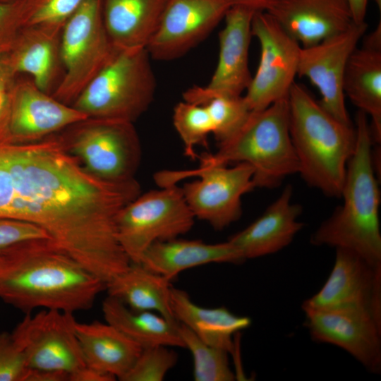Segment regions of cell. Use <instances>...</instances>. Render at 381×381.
<instances>
[{"instance_id": "obj_29", "label": "cell", "mask_w": 381, "mask_h": 381, "mask_svg": "<svg viewBox=\"0 0 381 381\" xmlns=\"http://www.w3.org/2000/svg\"><path fill=\"white\" fill-rule=\"evenodd\" d=\"M178 329L184 348L188 349L192 355L194 380H236V377L230 368L228 351L205 343L189 328L179 322Z\"/></svg>"}, {"instance_id": "obj_18", "label": "cell", "mask_w": 381, "mask_h": 381, "mask_svg": "<svg viewBox=\"0 0 381 381\" xmlns=\"http://www.w3.org/2000/svg\"><path fill=\"white\" fill-rule=\"evenodd\" d=\"M88 119L71 104L40 90L30 78L17 75L9 116L1 140L29 142L48 137Z\"/></svg>"}, {"instance_id": "obj_42", "label": "cell", "mask_w": 381, "mask_h": 381, "mask_svg": "<svg viewBox=\"0 0 381 381\" xmlns=\"http://www.w3.org/2000/svg\"><path fill=\"white\" fill-rule=\"evenodd\" d=\"M16 76L10 67L6 52L0 51V82Z\"/></svg>"}, {"instance_id": "obj_35", "label": "cell", "mask_w": 381, "mask_h": 381, "mask_svg": "<svg viewBox=\"0 0 381 381\" xmlns=\"http://www.w3.org/2000/svg\"><path fill=\"white\" fill-rule=\"evenodd\" d=\"M29 369L12 334L0 330V381H26Z\"/></svg>"}, {"instance_id": "obj_40", "label": "cell", "mask_w": 381, "mask_h": 381, "mask_svg": "<svg viewBox=\"0 0 381 381\" xmlns=\"http://www.w3.org/2000/svg\"><path fill=\"white\" fill-rule=\"evenodd\" d=\"M234 5L250 8L255 11L269 12L280 0H231Z\"/></svg>"}, {"instance_id": "obj_4", "label": "cell", "mask_w": 381, "mask_h": 381, "mask_svg": "<svg viewBox=\"0 0 381 381\" xmlns=\"http://www.w3.org/2000/svg\"><path fill=\"white\" fill-rule=\"evenodd\" d=\"M288 102L289 132L298 174L325 195L340 198L347 164L356 147L355 127L334 117L296 83Z\"/></svg>"}, {"instance_id": "obj_12", "label": "cell", "mask_w": 381, "mask_h": 381, "mask_svg": "<svg viewBox=\"0 0 381 381\" xmlns=\"http://www.w3.org/2000/svg\"><path fill=\"white\" fill-rule=\"evenodd\" d=\"M73 313L44 309L27 313L12 337L28 368L61 371L71 376L86 365L75 330Z\"/></svg>"}, {"instance_id": "obj_33", "label": "cell", "mask_w": 381, "mask_h": 381, "mask_svg": "<svg viewBox=\"0 0 381 381\" xmlns=\"http://www.w3.org/2000/svg\"><path fill=\"white\" fill-rule=\"evenodd\" d=\"M178 361V354L169 346L143 348L121 381H162Z\"/></svg>"}, {"instance_id": "obj_41", "label": "cell", "mask_w": 381, "mask_h": 381, "mask_svg": "<svg viewBox=\"0 0 381 381\" xmlns=\"http://www.w3.org/2000/svg\"><path fill=\"white\" fill-rule=\"evenodd\" d=\"M353 18L356 23L365 22V18L367 12L368 0H347Z\"/></svg>"}, {"instance_id": "obj_15", "label": "cell", "mask_w": 381, "mask_h": 381, "mask_svg": "<svg viewBox=\"0 0 381 381\" xmlns=\"http://www.w3.org/2000/svg\"><path fill=\"white\" fill-rule=\"evenodd\" d=\"M234 6L231 0H166L147 49L152 59L179 58L202 42Z\"/></svg>"}, {"instance_id": "obj_24", "label": "cell", "mask_w": 381, "mask_h": 381, "mask_svg": "<svg viewBox=\"0 0 381 381\" xmlns=\"http://www.w3.org/2000/svg\"><path fill=\"white\" fill-rule=\"evenodd\" d=\"M166 0H102L105 29L116 48H147Z\"/></svg>"}, {"instance_id": "obj_22", "label": "cell", "mask_w": 381, "mask_h": 381, "mask_svg": "<svg viewBox=\"0 0 381 381\" xmlns=\"http://www.w3.org/2000/svg\"><path fill=\"white\" fill-rule=\"evenodd\" d=\"M243 261L241 253L229 241L207 243L175 238L152 243L139 263L171 281L190 268L210 263L240 264Z\"/></svg>"}, {"instance_id": "obj_23", "label": "cell", "mask_w": 381, "mask_h": 381, "mask_svg": "<svg viewBox=\"0 0 381 381\" xmlns=\"http://www.w3.org/2000/svg\"><path fill=\"white\" fill-rule=\"evenodd\" d=\"M75 330L86 366L119 380L131 369L143 349L107 322L75 321Z\"/></svg>"}, {"instance_id": "obj_10", "label": "cell", "mask_w": 381, "mask_h": 381, "mask_svg": "<svg viewBox=\"0 0 381 381\" xmlns=\"http://www.w3.org/2000/svg\"><path fill=\"white\" fill-rule=\"evenodd\" d=\"M74 126L71 138L66 140L90 173L110 181L134 179L141 150L133 123L88 118Z\"/></svg>"}, {"instance_id": "obj_16", "label": "cell", "mask_w": 381, "mask_h": 381, "mask_svg": "<svg viewBox=\"0 0 381 381\" xmlns=\"http://www.w3.org/2000/svg\"><path fill=\"white\" fill-rule=\"evenodd\" d=\"M332 270L322 287L302 304L308 310H365L381 318V267L356 253L337 248Z\"/></svg>"}, {"instance_id": "obj_28", "label": "cell", "mask_w": 381, "mask_h": 381, "mask_svg": "<svg viewBox=\"0 0 381 381\" xmlns=\"http://www.w3.org/2000/svg\"><path fill=\"white\" fill-rule=\"evenodd\" d=\"M102 313L106 322L143 349L157 346L184 348L177 321L152 311L133 310L109 296L102 302Z\"/></svg>"}, {"instance_id": "obj_9", "label": "cell", "mask_w": 381, "mask_h": 381, "mask_svg": "<svg viewBox=\"0 0 381 381\" xmlns=\"http://www.w3.org/2000/svg\"><path fill=\"white\" fill-rule=\"evenodd\" d=\"M116 49L104 25L102 0H84L62 28L60 56L64 73L52 95L72 104Z\"/></svg>"}, {"instance_id": "obj_30", "label": "cell", "mask_w": 381, "mask_h": 381, "mask_svg": "<svg viewBox=\"0 0 381 381\" xmlns=\"http://www.w3.org/2000/svg\"><path fill=\"white\" fill-rule=\"evenodd\" d=\"M173 123L184 146L185 155L195 159L196 145L207 146V138L212 134L213 125L204 105L186 101L179 102L174 109Z\"/></svg>"}, {"instance_id": "obj_21", "label": "cell", "mask_w": 381, "mask_h": 381, "mask_svg": "<svg viewBox=\"0 0 381 381\" xmlns=\"http://www.w3.org/2000/svg\"><path fill=\"white\" fill-rule=\"evenodd\" d=\"M292 193V187L286 186L257 219L229 238L245 260L277 253L301 230L304 224L298 217L302 207L291 202Z\"/></svg>"}, {"instance_id": "obj_14", "label": "cell", "mask_w": 381, "mask_h": 381, "mask_svg": "<svg viewBox=\"0 0 381 381\" xmlns=\"http://www.w3.org/2000/svg\"><path fill=\"white\" fill-rule=\"evenodd\" d=\"M368 24L353 23L344 31L307 47H301L298 75L318 90L320 104L339 120L352 123L345 104L343 81L347 62L364 36Z\"/></svg>"}, {"instance_id": "obj_7", "label": "cell", "mask_w": 381, "mask_h": 381, "mask_svg": "<svg viewBox=\"0 0 381 381\" xmlns=\"http://www.w3.org/2000/svg\"><path fill=\"white\" fill-rule=\"evenodd\" d=\"M226 165L200 160V167L194 169L159 172L155 181L163 186L196 177L181 187L184 198L195 218L221 231L241 217V198L255 188L250 165L244 162L233 167Z\"/></svg>"}, {"instance_id": "obj_39", "label": "cell", "mask_w": 381, "mask_h": 381, "mask_svg": "<svg viewBox=\"0 0 381 381\" xmlns=\"http://www.w3.org/2000/svg\"><path fill=\"white\" fill-rule=\"evenodd\" d=\"M116 380L111 375L85 366L83 369L73 374L70 381H114Z\"/></svg>"}, {"instance_id": "obj_6", "label": "cell", "mask_w": 381, "mask_h": 381, "mask_svg": "<svg viewBox=\"0 0 381 381\" xmlns=\"http://www.w3.org/2000/svg\"><path fill=\"white\" fill-rule=\"evenodd\" d=\"M151 59L147 48H116L71 105L90 119L133 123L154 99Z\"/></svg>"}, {"instance_id": "obj_1", "label": "cell", "mask_w": 381, "mask_h": 381, "mask_svg": "<svg viewBox=\"0 0 381 381\" xmlns=\"http://www.w3.org/2000/svg\"><path fill=\"white\" fill-rule=\"evenodd\" d=\"M1 150L11 179L8 218L44 229L57 248L104 282L126 268L116 217L140 194L135 179L110 181L92 174L61 137L4 141Z\"/></svg>"}, {"instance_id": "obj_36", "label": "cell", "mask_w": 381, "mask_h": 381, "mask_svg": "<svg viewBox=\"0 0 381 381\" xmlns=\"http://www.w3.org/2000/svg\"><path fill=\"white\" fill-rule=\"evenodd\" d=\"M21 28L19 0L0 4V51H8Z\"/></svg>"}, {"instance_id": "obj_37", "label": "cell", "mask_w": 381, "mask_h": 381, "mask_svg": "<svg viewBox=\"0 0 381 381\" xmlns=\"http://www.w3.org/2000/svg\"><path fill=\"white\" fill-rule=\"evenodd\" d=\"M16 77L9 78L0 82V140L3 138L9 116L11 90Z\"/></svg>"}, {"instance_id": "obj_34", "label": "cell", "mask_w": 381, "mask_h": 381, "mask_svg": "<svg viewBox=\"0 0 381 381\" xmlns=\"http://www.w3.org/2000/svg\"><path fill=\"white\" fill-rule=\"evenodd\" d=\"M52 241L49 234L32 223L0 217V253L35 241Z\"/></svg>"}, {"instance_id": "obj_32", "label": "cell", "mask_w": 381, "mask_h": 381, "mask_svg": "<svg viewBox=\"0 0 381 381\" xmlns=\"http://www.w3.org/2000/svg\"><path fill=\"white\" fill-rule=\"evenodd\" d=\"M84 0H19L22 28H63Z\"/></svg>"}, {"instance_id": "obj_3", "label": "cell", "mask_w": 381, "mask_h": 381, "mask_svg": "<svg viewBox=\"0 0 381 381\" xmlns=\"http://www.w3.org/2000/svg\"><path fill=\"white\" fill-rule=\"evenodd\" d=\"M356 143L348 162L340 198L343 203L312 234L315 246L349 249L381 267L380 193L373 158L369 119L356 116Z\"/></svg>"}, {"instance_id": "obj_13", "label": "cell", "mask_w": 381, "mask_h": 381, "mask_svg": "<svg viewBox=\"0 0 381 381\" xmlns=\"http://www.w3.org/2000/svg\"><path fill=\"white\" fill-rule=\"evenodd\" d=\"M256 11L234 5L226 12L224 27L219 33V57L215 71L206 86H194L183 94V100L202 105L215 97L241 96L252 75L249 69L251 25Z\"/></svg>"}, {"instance_id": "obj_2", "label": "cell", "mask_w": 381, "mask_h": 381, "mask_svg": "<svg viewBox=\"0 0 381 381\" xmlns=\"http://www.w3.org/2000/svg\"><path fill=\"white\" fill-rule=\"evenodd\" d=\"M0 298L30 313L36 308L73 313L91 308L106 284L52 241L28 243L6 252Z\"/></svg>"}, {"instance_id": "obj_8", "label": "cell", "mask_w": 381, "mask_h": 381, "mask_svg": "<svg viewBox=\"0 0 381 381\" xmlns=\"http://www.w3.org/2000/svg\"><path fill=\"white\" fill-rule=\"evenodd\" d=\"M195 217L176 184L140 194L118 212V241L131 263H139L150 246L188 232Z\"/></svg>"}, {"instance_id": "obj_43", "label": "cell", "mask_w": 381, "mask_h": 381, "mask_svg": "<svg viewBox=\"0 0 381 381\" xmlns=\"http://www.w3.org/2000/svg\"><path fill=\"white\" fill-rule=\"evenodd\" d=\"M8 264V255L6 253H0V279L6 270Z\"/></svg>"}, {"instance_id": "obj_19", "label": "cell", "mask_w": 381, "mask_h": 381, "mask_svg": "<svg viewBox=\"0 0 381 381\" xmlns=\"http://www.w3.org/2000/svg\"><path fill=\"white\" fill-rule=\"evenodd\" d=\"M267 13L301 47L315 45L354 23L347 0H280Z\"/></svg>"}, {"instance_id": "obj_38", "label": "cell", "mask_w": 381, "mask_h": 381, "mask_svg": "<svg viewBox=\"0 0 381 381\" xmlns=\"http://www.w3.org/2000/svg\"><path fill=\"white\" fill-rule=\"evenodd\" d=\"M26 381H70V375L61 371L30 368Z\"/></svg>"}, {"instance_id": "obj_44", "label": "cell", "mask_w": 381, "mask_h": 381, "mask_svg": "<svg viewBox=\"0 0 381 381\" xmlns=\"http://www.w3.org/2000/svg\"><path fill=\"white\" fill-rule=\"evenodd\" d=\"M373 1L375 3L377 8L380 11L381 10V0H373Z\"/></svg>"}, {"instance_id": "obj_17", "label": "cell", "mask_w": 381, "mask_h": 381, "mask_svg": "<svg viewBox=\"0 0 381 381\" xmlns=\"http://www.w3.org/2000/svg\"><path fill=\"white\" fill-rule=\"evenodd\" d=\"M305 327L313 340L335 345L368 370H381V318L365 310H305Z\"/></svg>"}, {"instance_id": "obj_25", "label": "cell", "mask_w": 381, "mask_h": 381, "mask_svg": "<svg viewBox=\"0 0 381 381\" xmlns=\"http://www.w3.org/2000/svg\"><path fill=\"white\" fill-rule=\"evenodd\" d=\"M171 306L175 320L186 326L205 343L234 351V336L247 329L251 320L231 313L224 306L205 308L195 303L185 291L171 287Z\"/></svg>"}, {"instance_id": "obj_45", "label": "cell", "mask_w": 381, "mask_h": 381, "mask_svg": "<svg viewBox=\"0 0 381 381\" xmlns=\"http://www.w3.org/2000/svg\"><path fill=\"white\" fill-rule=\"evenodd\" d=\"M16 0H0V4H8L15 1Z\"/></svg>"}, {"instance_id": "obj_27", "label": "cell", "mask_w": 381, "mask_h": 381, "mask_svg": "<svg viewBox=\"0 0 381 381\" xmlns=\"http://www.w3.org/2000/svg\"><path fill=\"white\" fill-rule=\"evenodd\" d=\"M171 281L140 263H131L105 286L108 296L129 308L157 313L176 321L171 306Z\"/></svg>"}, {"instance_id": "obj_11", "label": "cell", "mask_w": 381, "mask_h": 381, "mask_svg": "<svg viewBox=\"0 0 381 381\" xmlns=\"http://www.w3.org/2000/svg\"><path fill=\"white\" fill-rule=\"evenodd\" d=\"M251 30L260 58L243 97L251 111H259L288 98L298 75L301 47L267 12L255 13Z\"/></svg>"}, {"instance_id": "obj_5", "label": "cell", "mask_w": 381, "mask_h": 381, "mask_svg": "<svg viewBox=\"0 0 381 381\" xmlns=\"http://www.w3.org/2000/svg\"><path fill=\"white\" fill-rule=\"evenodd\" d=\"M289 116L288 98L263 109L251 111L234 135L218 143L215 153L200 159L220 164L247 163L254 171L255 188H276L299 169L289 132Z\"/></svg>"}, {"instance_id": "obj_20", "label": "cell", "mask_w": 381, "mask_h": 381, "mask_svg": "<svg viewBox=\"0 0 381 381\" xmlns=\"http://www.w3.org/2000/svg\"><path fill=\"white\" fill-rule=\"evenodd\" d=\"M61 30L44 25L23 27L6 52L15 75L30 76L40 90L49 95L64 73L60 56Z\"/></svg>"}, {"instance_id": "obj_31", "label": "cell", "mask_w": 381, "mask_h": 381, "mask_svg": "<svg viewBox=\"0 0 381 381\" xmlns=\"http://www.w3.org/2000/svg\"><path fill=\"white\" fill-rule=\"evenodd\" d=\"M204 105L211 118L213 132L217 143L234 135L245 123L251 110L243 95L238 97H215Z\"/></svg>"}, {"instance_id": "obj_26", "label": "cell", "mask_w": 381, "mask_h": 381, "mask_svg": "<svg viewBox=\"0 0 381 381\" xmlns=\"http://www.w3.org/2000/svg\"><path fill=\"white\" fill-rule=\"evenodd\" d=\"M343 90L345 97L370 119L374 144L381 143V48L363 44L350 56Z\"/></svg>"}]
</instances>
